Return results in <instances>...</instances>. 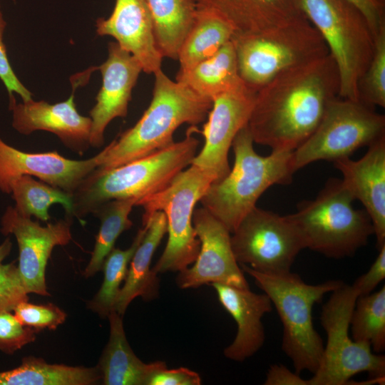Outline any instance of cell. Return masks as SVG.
<instances>
[{
	"mask_svg": "<svg viewBox=\"0 0 385 385\" xmlns=\"http://www.w3.org/2000/svg\"><path fill=\"white\" fill-rule=\"evenodd\" d=\"M256 93L245 86L212 99L207 120L202 130L204 145L191 164L212 172L217 181L230 170L229 150L237 133L248 123Z\"/></svg>",
	"mask_w": 385,
	"mask_h": 385,
	"instance_id": "2e32d148",
	"label": "cell"
},
{
	"mask_svg": "<svg viewBox=\"0 0 385 385\" xmlns=\"http://www.w3.org/2000/svg\"><path fill=\"white\" fill-rule=\"evenodd\" d=\"M339 88L329 53L278 74L257 91L247 123L254 143L294 151L314 131Z\"/></svg>",
	"mask_w": 385,
	"mask_h": 385,
	"instance_id": "6da1fadb",
	"label": "cell"
},
{
	"mask_svg": "<svg viewBox=\"0 0 385 385\" xmlns=\"http://www.w3.org/2000/svg\"><path fill=\"white\" fill-rule=\"evenodd\" d=\"M6 26V21L0 9V79L8 91L9 98L14 97V93H16L21 96L22 101H29L33 99L32 93L17 78L7 57L6 47L3 41Z\"/></svg>",
	"mask_w": 385,
	"mask_h": 385,
	"instance_id": "8d00e7d4",
	"label": "cell"
},
{
	"mask_svg": "<svg viewBox=\"0 0 385 385\" xmlns=\"http://www.w3.org/2000/svg\"><path fill=\"white\" fill-rule=\"evenodd\" d=\"M385 137V117L359 100L337 97L310 136L292 153L294 172L317 160L334 162Z\"/></svg>",
	"mask_w": 385,
	"mask_h": 385,
	"instance_id": "8fae6325",
	"label": "cell"
},
{
	"mask_svg": "<svg viewBox=\"0 0 385 385\" xmlns=\"http://www.w3.org/2000/svg\"><path fill=\"white\" fill-rule=\"evenodd\" d=\"M195 131V126H191L183 140L125 164L96 168L71 195L72 217L81 219L112 200L135 198L138 202L165 188L197 154L200 141L192 135Z\"/></svg>",
	"mask_w": 385,
	"mask_h": 385,
	"instance_id": "3957f363",
	"label": "cell"
},
{
	"mask_svg": "<svg viewBox=\"0 0 385 385\" xmlns=\"http://www.w3.org/2000/svg\"><path fill=\"white\" fill-rule=\"evenodd\" d=\"M231 246L240 265L264 274L291 272L303 237L290 215H280L254 207L232 233Z\"/></svg>",
	"mask_w": 385,
	"mask_h": 385,
	"instance_id": "7c38bea8",
	"label": "cell"
},
{
	"mask_svg": "<svg viewBox=\"0 0 385 385\" xmlns=\"http://www.w3.org/2000/svg\"><path fill=\"white\" fill-rule=\"evenodd\" d=\"M28 299L18 267L14 262L0 264V312L13 311L16 304Z\"/></svg>",
	"mask_w": 385,
	"mask_h": 385,
	"instance_id": "d590c367",
	"label": "cell"
},
{
	"mask_svg": "<svg viewBox=\"0 0 385 385\" xmlns=\"http://www.w3.org/2000/svg\"><path fill=\"white\" fill-rule=\"evenodd\" d=\"M228 22L234 35L262 32L306 17L299 0H195Z\"/></svg>",
	"mask_w": 385,
	"mask_h": 385,
	"instance_id": "7402d4cb",
	"label": "cell"
},
{
	"mask_svg": "<svg viewBox=\"0 0 385 385\" xmlns=\"http://www.w3.org/2000/svg\"><path fill=\"white\" fill-rule=\"evenodd\" d=\"M234 29L215 13L197 8L195 21L179 50L180 69L212 56L231 41Z\"/></svg>",
	"mask_w": 385,
	"mask_h": 385,
	"instance_id": "83f0119b",
	"label": "cell"
},
{
	"mask_svg": "<svg viewBox=\"0 0 385 385\" xmlns=\"http://www.w3.org/2000/svg\"><path fill=\"white\" fill-rule=\"evenodd\" d=\"M357 88L360 101L372 108L385 107V26L374 37V54Z\"/></svg>",
	"mask_w": 385,
	"mask_h": 385,
	"instance_id": "d6a6232c",
	"label": "cell"
},
{
	"mask_svg": "<svg viewBox=\"0 0 385 385\" xmlns=\"http://www.w3.org/2000/svg\"><path fill=\"white\" fill-rule=\"evenodd\" d=\"M231 41L239 75L256 92L282 72L329 53L307 17L257 34L233 35Z\"/></svg>",
	"mask_w": 385,
	"mask_h": 385,
	"instance_id": "ba28073f",
	"label": "cell"
},
{
	"mask_svg": "<svg viewBox=\"0 0 385 385\" xmlns=\"http://www.w3.org/2000/svg\"><path fill=\"white\" fill-rule=\"evenodd\" d=\"M192 224L200 242L198 255L190 267L179 272L176 283L181 289L220 283L250 288L231 246L230 232L204 207L193 211Z\"/></svg>",
	"mask_w": 385,
	"mask_h": 385,
	"instance_id": "5bb4252c",
	"label": "cell"
},
{
	"mask_svg": "<svg viewBox=\"0 0 385 385\" xmlns=\"http://www.w3.org/2000/svg\"><path fill=\"white\" fill-rule=\"evenodd\" d=\"M153 97L138 121L103 148L99 170L111 169L143 158L173 141L183 124L195 126L207 117L212 101L170 79L162 69L154 73Z\"/></svg>",
	"mask_w": 385,
	"mask_h": 385,
	"instance_id": "7a4b0ae2",
	"label": "cell"
},
{
	"mask_svg": "<svg viewBox=\"0 0 385 385\" xmlns=\"http://www.w3.org/2000/svg\"><path fill=\"white\" fill-rule=\"evenodd\" d=\"M14 315L24 325L36 332L44 329L55 330L66 319V314L52 303L35 304L24 301L13 309Z\"/></svg>",
	"mask_w": 385,
	"mask_h": 385,
	"instance_id": "836d02e7",
	"label": "cell"
},
{
	"mask_svg": "<svg viewBox=\"0 0 385 385\" xmlns=\"http://www.w3.org/2000/svg\"><path fill=\"white\" fill-rule=\"evenodd\" d=\"M108 48L107 59L98 67L102 86L90 111L92 123L89 141L93 148L103 144L104 132L111 120L127 115L132 91L143 72L139 61L117 42H110Z\"/></svg>",
	"mask_w": 385,
	"mask_h": 385,
	"instance_id": "ac0fdd59",
	"label": "cell"
},
{
	"mask_svg": "<svg viewBox=\"0 0 385 385\" xmlns=\"http://www.w3.org/2000/svg\"><path fill=\"white\" fill-rule=\"evenodd\" d=\"M13 1H16V0H12Z\"/></svg>",
	"mask_w": 385,
	"mask_h": 385,
	"instance_id": "7bdbcfd3",
	"label": "cell"
},
{
	"mask_svg": "<svg viewBox=\"0 0 385 385\" xmlns=\"http://www.w3.org/2000/svg\"><path fill=\"white\" fill-rule=\"evenodd\" d=\"M91 67L83 73L73 76L72 93L63 101L51 104L33 99L16 103L14 96L9 98L12 112V126L19 133L28 135L36 130L55 134L63 144L79 155H83L90 145L91 118L81 115L76 109L74 92L87 82L93 70Z\"/></svg>",
	"mask_w": 385,
	"mask_h": 385,
	"instance_id": "9a60e30c",
	"label": "cell"
},
{
	"mask_svg": "<svg viewBox=\"0 0 385 385\" xmlns=\"http://www.w3.org/2000/svg\"><path fill=\"white\" fill-rule=\"evenodd\" d=\"M12 247V243L10 240V238H6L1 245H0V264L2 263L3 260L9 255Z\"/></svg>",
	"mask_w": 385,
	"mask_h": 385,
	"instance_id": "b9f144b4",
	"label": "cell"
},
{
	"mask_svg": "<svg viewBox=\"0 0 385 385\" xmlns=\"http://www.w3.org/2000/svg\"><path fill=\"white\" fill-rule=\"evenodd\" d=\"M138 200L135 198L109 200L98 207L92 214L100 220V228L94 247L83 275L90 277L102 270L103 261L113 249L120 235L130 229L129 215Z\"/></svg>",
	"mask_w": 385,
	"mask_h": 385,
	"instance_id": "f1b7e54d",
	"label": "cell"
},
{
	"mask_svg": "<svg viewBox=\"0 0 385 385\" xmlns=\"http://www.w3.org/2000/svg\"><path fill=\"white\" fill-rule=\"evenodd\" d=\"M101 381L98 368L48 364L24 357L18 367L0 372V385H92Z\"/></svg>",
	"mask_w": 385,
	"mask_h": 385,
	"instance_id": "4316f807",
	"label": "cell"
},
{
	"mask_svg": "<svg viewBox=\"0 0 385 385\" xmlns=\"http://www.w3.org/2000/svg\"><path fill=\"white\" fill-rule=\"evenodd\" d=\"M11 194L15 202L14 208L21 215L47 222L50 220L49 208L55 204L61 205L66 216L73 218L71 195L54 188L30 175H21L14 180Z\"/></svg>",
	"mask_w": 385,
	"mask_h": 385,
	"instance_id": "f546056e",
	"label": "cell"
},
{
	"mask_svg": "<svg viewBox=\"0 0 385 385\" xmlns=\"http://www.w3.org/2000/svg\"><path fill=\"white\" fill-rule=\"evenodd\" d=\"M176 81L212 101L220 94L245 86L239 75L232 41L212 56L187 69L179 70Z\"/></svg>",
	"mask_w": 385,
	"mask_h": 385,
	"instance_id": "d4e9b609",
	"label": "cell"
},
{
	"mask_svg": "<svg viewBox=\"0 0 385 385\" xmlns=\"http://www.w3.org/2000/svg\"><path fill=\"white\" fill-rule=\"evenodd\" d=\"M265 385H309V379L292 372L282 364H272L267 371Z\"/></svg>",
	"mask_w": 385,
	"mask_h": 385,
	"instance_id": "60d3db41",
	"label": "cell"
},
{
	"mask_svg": "<svg viewBox=\"0 0 385 385\" xmlns=\"http://www.w3.org/2000/svg\"><path fill=\"white\" fill-rule=\"evenodd\" d=\"M351 337L380 354L385 349V286L357 298L350 319Z\"/></svg>",
	"mask_w": 385,
	"mask_h": 385,
	"instance_id": "4dcf8cb0",
	"label": "cell"
},
{
	"mask_svg": "<svg viewBox=\"0 0 385 385\" xmlns=\"http://www.w3.org/2000/svg\"><path fill=\"white\" fill-rule=\"evenodd\" d=\"M103 155V149L92 158L71 160L56 151L28 153L9 145L0 138V191L11 194L15 179L30 175L72 195L100 165Z\"/></svg>",
	"mask_w": 385,
	"mask_h": 385,
	"instance_id": "e0dca14e",
	"label": "cell"
},
{
	"mask_svg": "<svg viewBox=\"0 0 385 385\" xmlns=\"http://www.w3.org/2000/svg\"><path fill=\"white\" fill-rule=\"evenodd\" d=\"M98 36H110L140 63L143 72L161 69L163 57L155 39L151 16L144 0H115L108 18L96 22Z\"/></svg>",
	"mask_w": 385,
	"mask_h": 385,
	"instance_id": "ffe728a7",
	"label": "cell"
},
{
	"mask_svg": "<svg viewBox=\"0 0 385 385\" xmlns=\"http://www.w3.org/2000/svg\"><path fill=\"white\" fill-rule=\"evenodd\" d=\"M339 71V97L358 101V83L374 51V35L363 13L348 0H299Z\"/></svg>",
	"mask_w": 385,
	"mask_h": 385,
	"instance_id": "9c48e42d",
	"label": "cell"
},
{
	"mask_svg": "<svg viewBox=\"0 0 385 385\" xmlns=\"http://www.w3.org/2000/svg\"><path fill=\"white\" fill-rule=\"evenodd\" d=\"M354 4L367 19L375 36L385 26L384 7L382 0H348Z\"/></svg>",
	"mask_w": 385,
	"mask_h": 385,
	"instance_id": "ab89813d",
	"label": "cell"
},
{
	"mask_svg": "<svg viewBox=\"0 0 385 385\" xmlns=\"http://www.w3.org/2000/svg\"><path fill=\"white\" fill-rule=\"evenodd\" d=\"M217 298L224 309L237 323L233 342L224 349V355L235 361H243L253 356L263 346L265 334L263 316L272 310V304L265 294H257L250 288L212 283Z\"/></svg>",
	"mask_w": 385,
	"mask_h": 385,
	"instance_id": "44dd1931",
	"label": "cell"
},
{
	"mask_svg": "<svg viewBox=\"0 0 385 385\" xmlns=\"http://www.w3.org/2000/svg\"><path fill=\"white\" fill-rule=\"evenodd\" d=\"M201 378L198 373L185 367L168 369L164 366L155 371L146 385H200Z\"/></svg>",
	"mask_w": 385,
	"mask_h": 385,
	"instance_id": "74e56055",
	"label": "cell"
},
{
	"mask_svg": "<svg viewBox=\"0 0 385 385\" xmlns=\"http://www.w3.org/2000/svg\"><path fill=\"white\" fill-rule=\"evenodd\" d=\"M36 332L24 326L9 311L0 312V350L12 354L36 340Z\"/></svg>",
	"mask_w": 385,
	"mask_h": 385,
	"instance_id": "e575fe53",
	"label": "cell"
},
{
	"mask_svg": "<svg viewBox=\"0 0 385 385\" xmlns=\"http://www.w3.org/2000/svg\"><path fill=\"white\" fill-rule=\"evenodd\" d=\"M334 163L345 188L364 206L380 250L385 245V137L369 145L360 159L347 157Z\"/></svg>",
	"mask_w": 385,
	"mask_h": 385,
	"instance_id": "d6986e66",
	"label": "cell"
},
{
	"mask_svg": "<svg viewBox=\"0 0 385 385\" xmlns=\"http://www.w3.org/2000/svg\"><path fill=\"white\" fill-rule=\"evenodd\" d=\"M385 278V245L379 250V254L369 270L354 282L353 287L359 297L373 292Z\"/></svg>",
	"mask_w": 385,
	"mask_h": 385,
	"instance_id": "f35d334b",
	"label": "cell"
},
{
	"mask_svg": "<svg viewBox=\"0 0 385 385\" xmlns=\"http://www.w3.org/2000/svg\"><path fill=\"white\" fill-rule=\"evenodd\" d=\"M71 217H66L42 227L31 217L9 206L1 220V231L14 235L19 247L18 270L27 293L50 296L46 284V268L53 249L72 239Z\"/></svg>",
	"mask_w": 385,
	"mask_h": 385,
	"instance_id": "4fadbf2b",
	"label": "cell"
},
{
	"mask_svg": "<svg viewBox=\"0 0 385 385\" xmlns=\"http://www.w3.org/2000/svg\"><path fill=\"white\" fill-rule=\"evenodd\" d=\"M247 124L240 130L232 146L235 162L228 174L213 183L200 199L202 207L232 233L256 207L264 192L273 185L292 183L293 151L272 150L258 155Z\"/></svg>",
	"mask_w": 385,
	"mask_h": 385,
	"instance_id": "277c9868",
	"label": "cell"
},
{
	"mask_svg": "<svg viewBox=\"0 0 385 385\" xmlns=\"http://www.w3.org/2000/svg\"><path fill=\"white\" fill-rule=\"evenodd\" d=\"M217 181L210 171L190 164L161 190L139 200L144 210L142 220L162 211L166 217V246L152 268L155 273L180 272L192 264L200 242L192 224L195 206Z\"/></svg>",
	"mask_w": 385,
	"mask_h": 385,
	"instance_id": "30bf717a",
	"label": "cell"
},
{
	"mask_svg": "<svg viewBox=\"0 0 385 385\" xmlns=\"http://www.w3.org/2000/svg\"><path fill=\"white\" fill-rule=\"evenodd\" d=\"M359 297L352 285L344 282L332 292L320 316L327 344L320 364L309 385L384 384L385 357L349 334L350 319Z\"/></svg>",
	"mask_w": 385,
	"mask_h": 385,
	"instance_id": "8992f818",
	"label": "cell"
},
{
	"mask_svg": "<svg viewBox=\"0 0 385 385\" xmlns=\"http://www.w3.org/2000/svg\"><path fill=\"white\" fill-rule=\"evenodd\" d=\"M157 47L163 58L178 60L179 50L195 21V0H144Z\"/></svg>",
	"mask_w": 385,
	"mask_h": 385,
	"instance_id": "484cf974",
	"label": "cell"
},
{
	"mask_svg": "<svg viewBox=\"0 0 385 385\" xmlns=\"http://www.w3.org/2000/svg\"><path fill=\"white\" fill-rule=\"evenodd\" d=\"M354 200L342 180L330 178L314 200L299 202L290 216L306 248L339 259L366 245L373 225L365 210L353 207Z\"/></svg>",
	"mask_w": 385,
	"mask_h": 385,
	"instance_id": "52a82bcc",
	"label": "cell"
},
{
	"mask_svg": "<svg viewBox=\"0 0 385 385\" xmlns=\"http://www.w3.org/2000/svg\"><path fill=\"white\" fill-rule=\"evenodd\" d=\"M145 232L129 263L125 283L116 298L113 310L123 316L136 297L148 302L159 295V279L150 268L153 256L167 233V221L162 211L153 212L142 220Z\"/></svg>",
	"mask_w": 385,
	"mask_h": 385,
	"instance_id": "603a6c76",
	"label": "cell"
},
{
	"mask_svg": "<svg viewBox=\"0 0 385 385\" xmlns=\"http://www.w3.org/2000/svg\"><path fill=\"white\" fill-rule=\"evenodd\" d=\"M240 267L254 279L274 306L283 326L282 349L292 361L294 371L299 374L304 371L314 374L320 364L324 345L314 329L312 309L343 282L328 280L309 284L291 272L269 274L245 265Z\"/></svg>",
	"mask_w": 385,
	"mask_h": 385,
	"instance_id": "5b68a950",
	"label": "cell"
},
{
	"mask_svg": "<svg viewBox=\"0 0 385 385\" xmlns=\"http://www.w3.org/2000/svg\"><path fill=\"white\" fill-rule=\"evenodd\" d=\"M145 230L146 227L143 225L128 249L113 247L105 258L102 266L103 283L96 294L87 304L88 308L101 317H107L113 310L120 284L127 274L128 265Z\"/></svg>",
	"mask_w": 385,
	"mask_h": 385,
	"instance_id": "1f68e13d",
	"label": "cell"
},
{
	"mask_svg": "<svg viewBox=\"0 0 385 385\" xmlns=\"http://www.w3.org/2000/svg\"><path fill=\"white\" fill-rule=\"evenodd\" d=\"M121 315L115 310L108 315L110 336L98 364L104 385H146L149 377L166 366L165 362H143L133 352L125 336Z\"/></svg>",
	"mask_w": 385,
	"mask_h": 385,
	"instance_id": "cb8c5ba5",
	"label": "cell"
}]
</instances>
